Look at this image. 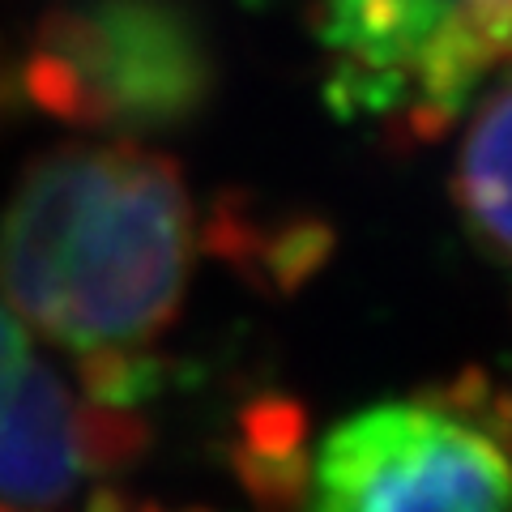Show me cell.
I'll return each mask as SVG.
<instances>
[{"instance_id":"1","label":"cell","mask_w":512,"mask_h":512,"mask_svg":"<svg viewBox=\"0 0 512 512\" xmlns=\"http://www.w3.org/2000/svg\"><path fill=\"white\" fill-rule=\"evenodd\" d=\"M192 256V210L167 158L137 146L60 150L0 222V286L47 338L137 350L171 320Z\"/></svg>"},{"instance_id":"2","label":"cell","mask_w":512,"mask_h":512,"mask_svg":"<svg viewBox=\"0 0 512 512\" xmlns=\"http://www.w3.org/2000/svg\"><path fill=\"white\" fill-rule=\"evenodd\" d=\"M329 103L436 137L508 52V0H320Z\"/></svg>"},{"instance_id":"3","label":"cell","mask_w":512,"mask_h":512,"mask_svg":"<svg viewBox=\"0 0 512 512\" xmlns=\"http://www.w3.org/2000/svg\"><path fill=\"white\" fill-rule=\"evenodd\" d=\"M210 47L175 0H86L47 18L30 94L86 128L180 124L210 94Z\"/></svg>"},{"instance_id":"4","label":"cell","mask_w":512,"mask_h":512,"mask_svg":"<svg viewBox=\"0 0 512 512\" xmlns=\"http://www.w3.org/2000/svg\"><path fill=\"white\" fill-rule=\"evenodd\" d=\"M308 512H508L500 436L444 397L372 406L320 444Z\"/></svg>"},{"instance_id":"5","label":"cell","mask_w":512,"mask_h":512,"mask_svg":"<svg viewBox=\"0 0 512 512\" xmlns=\"http://www.w3.org/2000/svg\"><path fill=\"white\" fill-rule=\"evenodd\" d=\"M82 423L64 384L47 367L26 363L18 389L0 406V500L56 504L73 487Z\"/></svg>"},{"instance_id":"6","label":"cell","mask_w":512,"mask_h":512,"mask_svg":"<svg viewBox=\"0 0 512 512\" xmlns=\"http://www.w3.org/2000/svg\"><path fill=\"white\" fill-rule=\"evenodd\" d=\"M457 201L495 261L508 256V90L495 86L474 116L457 163Z\"/></svg>"},{"instance_id":"7","label":"cell","mask_w":512,"mask_h":512,"mask_svg":"<svg viewBox=\"0 0 512 512\" xmlns=\"http://www.w3.org/2000/svg\"><path fill=\"white\" fill-rule=\"evenodd\" d=\"M26 338L18 329V320H13L5 308H0V406L9 402V393L18 389V380L26 372Z\"/></svg>"}]
</instances>
